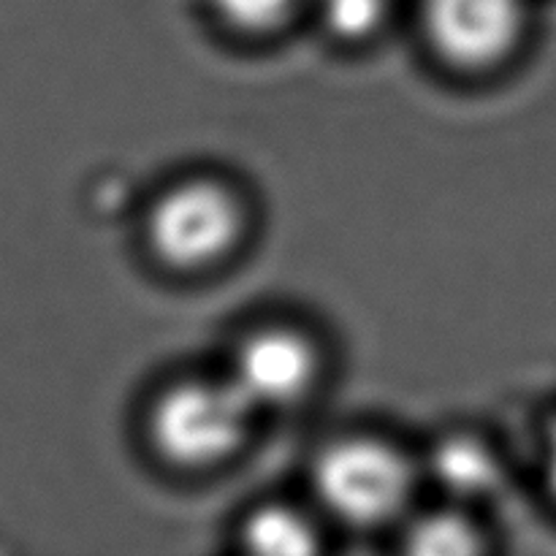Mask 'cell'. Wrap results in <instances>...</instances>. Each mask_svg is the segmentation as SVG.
I'll return each instance as SVG.
<instances>
[{"instance_id":"obj_1","label":"cell","mask_w":556,"mask_h":556,"mask_svg":"<svg viewBox=\"0 0 556 556\" xmlns=\"http://www.w3.org/2000/svg\"><path fill=\"white\" fill-rule=\"evenodd\" d=\"M255 416L258 410L228 375L188 378L155 396L147 416V432L168 465L206 470L242 451Z\"/></svg>"},{"instance_id":"obj_2","label":"cell","mask_w":556,"mask_h":556,"mask_svg":"<svg viewBox=\"0 0 556 556\" xmlns=\"http://www.w3.org/2000/svg\"><path fill=\"white\" fill-rule=\"evenodd\" d=\"M410 456L389 440L362 434L326 445L313 467L315 497L326 514L351 527H380L400 519L416 492Z\"/></svg>"},{"instance_id":"obj_3","label":"cell","mask_w":556,"mask_h":556,"mask_svg":"<svg viewBox=\"0 0 556 556\" xmlns=\"http://www.w3.org/2000/svg\"><path fill=\"white\" fill-rule=\"evenodd\" d=\"M248 210L237 190L215 177H188L168 185L147 212V242L172 269L199 271L237 250Z\"/></svg>"},{"instance_id":"obj_4","label":"cell","mask_w":556,"mask_h":556,"mask_svg":"<svg viewBox=\"0 0 556 556\" xmlns=\"http://www.w3.org/2000/svg\"><path fill=\"white\" fill-rule=\"evenodd\" d=\"M424 30L434 52L462 71L505 63L527 30V0H424Z\"/></svg>"},{"instance_id":"obj_5","label":"cell","mask_w":556,"mask_h":556,"mask_svg":"<svg viewBox=\"0 0 556 556\" xmlns=\"http://www.w3.org/2000/svg\"><path fill=\"white\" fill-rule=\"evenodd\" d=\"M226 375L258 413L291 407L318 383L320 353L293 326H261L237 342Z\"/></svg>"},{"instance_id":"obj_6","label":"cell","mask_w":556,"mask_h":556,"mask_svg":"<svg viewBox=\"0 0 556 556\" xmlns=\"http://www.w3.org/2000/svg\"><path fill=\"white\" fill-rule=\"evenodd\" d=\"M429 472L456 500H478L500 486L503 465L483 440L448 434L429 454Z\"/></svg>"},{"instance_id":"obj_7","label":"cell","mask_w":556,"mask_h":556,"mask_svg":"<svg viewBox=\"0 0 556 556\" xmlns=\"http://www.w3.org/2000/svg\"><path fill=\"white\" fill-rule=\"evenodd\" d=\"M239 538L248 552L264 556H307L320 552L324 541L313 516L280 503L255 508L244 519Z\"/></svg>"},{"instance_id":"obj_8","label":"cell","mask_w":556,"mask_h":556,"mask_svg":"<svg viewBox=\"0 0 556 556\" xmlns=\"http://www.w3.org/2000/svg\"><path fill=\"white\" fill-rule=\"evenodd\" d=\"M405 548L421 556H467L483 552L486 538L465 510L440 508L410 521Z\"/></svg>"},{"instance_id":"obj_9","label":"cell","mask_w":556,"mask_h":556,"mask_svg":"<svg viewBox=\"0 0 556 556\" xmlns=\"http://www.w3.org/2000/svg\"><path fill=\"white\" fill-rule=\"evenodd\" d=\"M320 22L340 41H364L383 27L389 0H315Z\"/></svg>"},{"instance_id":"obj_10","label":"cell","mask_w":556,"mask_h":556,"mask_svg":"<svg viewBox=\"0 0 556 556\" xmlns=\"http://www.w3.org/2000/svg\"><path fill=\"white\" fill-rule=\"evenodd\" d=\"M215 14L239 33H269L296 11L302 0H210Z\"/></svg>"}]
</instances>
